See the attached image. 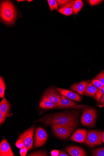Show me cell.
I'll list each match as a JSON object with an SVG mask.
<instances>
[{
    "mask_svg": "<svg viewBox=\"0 0 104 156\" xmlns=\"http://www.w3.org/2000/svg\"><path fill=\"white\" fill-rule=\"evenodd\" d=\"M12 105L4 98L0 103V112L5 115V118L12 115L10 113V110Z\"/></svg>",
    "mask_w": 104,
    "mask_h": 156,
    "instance_id": "4fadbf2b",
    "label": "cell"
},
{
    "mask_svg": "<svg viewBox=\"0 0 104 156\" xmlns=\"http://www.w3.org/2000/svg\"><path fill=\"white\" fill-rule=\"evenodd\" d=\"M99 89L95 87L91 83L88 82L86 87L84 94L86 95L94 96L95 95Z\"/></svg>",
    "mask_w": 104,
    "mask_h": 156,
    "instance_id": "e0dca14e",
    "label": "cell"
},
{
    "mask_svg": "<svg viewBox=\"0 0 104 156\" xmlns=\"http://www.w3.org/2000/svg\"><path fill=\"white\" fill-rule=\"evenodd\" d=\"M77 104V103L62 95L61 100L55 104V107L66 108L75 105Z\"/></svg>",
    "mask_w": 104,
    "mask_h": 156,
    "instance_id": "2e32d148",
    "label": "cell"
},
{
    "mask_svg": "<svg viewBox=\"0 0 104 156\" xmlns=\"http://www.w3.org/2000/svg\"><path fill=\"white\" fill-rule=\"evenodd\" d=\"M62 96L56 89L52 88L47 90L45 93L43 98L46 99L56 104L60 101Z\"/></svg>",
    "mask_w": 104,
    "mask_h": 156,
    "instance_id": "ba28073f",
    "label": "cell"
},
{
    "mask_svg": "<svg viewBox=\"0 0 104 156\" xmlns=\"http://www.w3.org/2000/svg\"><path fill=\"white\" fill-rule=\"evenodd\" d=\"M51 127L55 134L62 139L69 137L75 128L68 125L59 124H53Z\"/></svg>",
    "mask_w": 104,
    "mask_h": 156,
    "instance_id": "277c9868",
    "label": "cell"
},
{
    "mask_svg": "<svg viewBox=\"0 0 104 156\" xmlns=\"http://www.w3.org/2000/svg\"><path fill=\"white\" fill-rule=\"evenodd\" d=\"M29 156H48L46 151H36L28 155Z\"/></svg>",
    "mask_w": 104,
    "mask_h": 156,
    "instance_id": "cb8c5ba5",
    "label": "cell"
},
{
    "mask_svg": "<svg viewBox=\"0 0 104 156\" xmlns=\"http://www.w3.org/2000/svg\"><path fill=\"white\" fill-rule=\"evenodd\" d=\"M102 1H99V0H90L88 2L91 6H93L100 4Z\"/></svg>",
    "mask_w": 104,
    "mask_h": 156,
    "instance_id": "83f0119b",
    "label": "cell"
},
{
    "mask_svg": "<svg viewBox=\"0 0 104 156\" xmlns=\"http://www.w3.org/2000/svg\"><path fill=\"white\" fill-rule=\"evenodd\" d=\"M83 6V3L81 0L76 1L72 7L74 13L75 14L78 13L81 9Z\"/></svg>",
    "mask_w": 104,
    "mask_h": 156,
    "instance_id": "d6986e66",
    "label": "cell"
},
{
    "mask_svg": "<svg viewBox=\"0 0 104 156\" xmlns=\"http://www.w3.org/2000/svg\"><path fill=\"white\" fill-rule=\"evenodd\" d=\"M17 2H24L25 1H23V0H17Z\"/></svg>",
    "mask_w": 104,
    "mask_h": 156,
    "instance_id": "d590c367",
    "label": "cell"
},
{
    "mask_svg": "<svg viewBox=\"0 0 104 156\" xmlns=\"http://www.w3.org/2000/svg\"><path fill=\"white\" fill-rule=\"evenodd\" d=\"M87 131V130L79 129L77 130L72 135L70 140L77 142L84 143Z\"/></svg>",
    "mask_w": 104,
    "mask_h": 156,
    "instance_id": "30bf717a",
    "label": "cell"
},
{
    "mask_svg": "<svg viewBox=\"0 0 104 156\" xmlns=\"http://www.w3.org/2000/svg\"><path fill=\"white\" fill-rule=\"evenodd\" d=\"M48 138L46 132L40 127L36 131L34 146L35 147H41L46 142Z\"/></svg>",
    "mask_w": 104,
    "mask_h": 156,
    "instance_id": "52a82bcc",
    "label": "cell"
},
{
    "mask_svg": "<svg viewBox=\"0 0 104 156\" xmlns=\"http://www.w3.org/2000/svg\"><path fill=\"white\" fill-rule=\"evenodd\" d=\"M55 104L47 99L42 98L40 104V107L43 108H52L55 107Z\"/></svg>",
    "mask_w": 104,
    "mask_h": 156,
    "instance_id": "ac0fdd59",
    "label": "cell"
},
{
    "mask_svg": "<svg viewBox=\"0 0 104 156\" xmlns=\"http://www.w3.org/2000/svg\"><path fill=\"white\" fill-rule=\"evenodd\" d=\"M88 82V81H85L74 84L71 87L70 89L83 95Z\"/></svg>",
    "mask_w": 104,
    "mask_h": 156,
    "instance_id": "5bb4252c",
    "label": "cell"
},
{
    "mask_svg": "<svg viewBox=\"0 0 104 156\" xmlns=\"http://www.w3.org/2000/svg\"><path fill=\"white\" fill-rule=\"evenodd\" d=\"M97 115L96 111L94 108L85 109L81 118V122L84 126L94 127L95 124Z\"/></svg>",
    "mask_w": 104,
    "mask_h": 156,
    "instance_id": "3957f363",
    "label": "cell"
},
{
    "mask_svg": "<svg viewBox=\"0 0 104 156\" xmlns=\"http://www.w3.org/2000/svg\"><path fill=\"white\" fill-rule=\"evenodd\" d=\"M0 11L1 19L3 22L9 25L14 24L17 17V12L10 1L2 2Z\"/></svg>",
    "mask_w": 104,
    "mask_h": 156,
    "instance_id": "7a4b0ae2",
    "label": "cell"
},
{
    "mask_svg": "<svg viewBox=\"0 0 104 156\" xmlns=\"http://www.w3.org/2000/svg\"><path fill=\"white\" fill-rule=\"evenodd\" d=\"M32 1H32V0H27V2H32Z\"/></svg>",
    "mask_w": 104,
    "mask_h": 156,
    "instance_id": "8d00e7d4",
    "label": "cell"
},
{
    "mask_svg": "<svg viewBox=\"0 0 104 156\" xmlns=\"http://www.w3.org/2000/svg\"><path fill=\"white\" fill-rule=\"evenodd\" d=\"M102 138L103 143H104V132L102 133L101 134Z\"/></svg>",
    "mask_w": 104,
    "mask_h": 156,
    "instance_id": "e575fe53",
    "label": "cell"
},
{
    "mask_svg": "<svg viewBox=\"0 0 104 156\" xmlns=\"http://www.w3.org/2000/svg\"><path fill=\"white\" fill-rule=\"evenodd\" d=\"M59 153V151L58 150H53L51 152V154L52 156H57Z\"/></svg>",
    "mask_w": 104,
    "mask_h": 156,
    "instance_id": "1f68e13d",
    "label": "cell"
},
{
    "mask_svg": "<svg viewBox=\"0 0 104 156\" xmlns=\"http://www.w3.org/2000/svg\"><path fill=\"white\" fill-rule=\"evenodd\" d=\"M0 156H14L9 144L4 138H3L0 144Z\"/></svg>",
    "mask_w": 104,
    "mask_h": 156,
    "instance_id": "8fae6325",
    "label": "cell"
},
{
    "mask_svg": "<svg viewBox=\"0 0 104 156\" xmlns=\"http://www.w3.org/2000/svg\"><path fill=\"white\" fill-rule=\"evenodd\" d=\"M98 79L101 83L104 86V71L101 72L95 78Z\"/></svg>",
    "mask_w": 104,
    "mask_h": 156,
    "instance_id": "d4e9b609",
    "label": "cell"
},
{
    "mask_svg": "<svg viewBox=\"0 0 104 156\" xmlns=\"http://www.w3.org/2000/svg\"><path fill=\"white\" fill-rule=\"evenodd\" d=\"M91 83L95 87L99 89L103 86L99 81L96 78L92 80Z\"/></svg>",
    "mask_w": 104,
    "mask_h": 156,
    "instance_id": "484cf974",
    "label": "cell"
},
{
    "mask_svg": "<svg viewBox=\"0 0 104 156\" xmlns=\"http://www.w3.org/2000/svg\"><path fill=\"white\" fill-rule=\"evenodd\" d=\"M56 1L58 5L62 7L69 3L71 1H69V0H57Z\"/></svg>",
    "mask_w": 104,
    "mask_h": 156,
    "instance_id": "4316f807",
    "label": "cell"
},
{
    "mask_svg": "<svg viewBox=\"0 0 104 156\" xmlns=\"http://www.w3.org/2000/svg\"><path fill=\"white\" fill-rule=\"evenodd\" d=\"M35 126H33L29 129L19 137V139L21 140L24 146L30 150L32 148L33 146V136Z\"/></svg>",
    "mask_w": 104,
    "mask_h": 156,
    "instance_id": "8992f818",
    "label": "cell"
},
{
    "mask_svg": "<svg viewBox=\"0 0 104 156\" xmlns=\"http://www.w3.org/2000/svg\"><path fill=\"white\" fill-rule=\"evenodd\" d=\"M101 134L102 132L100 131H88L87 133L84 143L91 147L101 145L102 143Z\"/></svg>",
    "mask_w": 104,
    "mask_h": 156,
    "instance_id": "5b68a950",
    "label": "cell"
},
{
    "mask_svg": "<svg viewBox=\"0 0 104 156\" xmlns=\"http://www.w3.org/2000/svg\"><path fill=\"white\" fill-rule=\"evenodd\" d=\"M56 89L62 95L71 101L81 102L82 100L81 97L76 93L60 88H57Z\"/></svg>",
    "mask_w": 104,
    "mask_h": 156,
    "instance_id": "9c48e42d",
    "label": "cell"
},
{
    "mask_svg": "<svg viewBox=\"0 0 104 156\" xmlns=\"http://www.w3.org/2000/svg\"><path fill=\"white\" fill-rule=\"evenodd\" d=\"M47 1L49 9L51 12L54 10L58 9V5L56 1H55V0H48Z\"/></svg>",
    "mask_w": 104,
    "mask_h": 156,
    "instance_id": "44dd1931",
    "label": "cell"
},
{
    "mask_svg": "<svg viewBox=\"0 0 104 156\" xmlns=\"http://www.w3.org/2000/svg\"><path fill=\"white\" fill-rule=\"evenodd\" d=\"M6 118L5 115L1 112H0V124L1 125L5 121Z\"/></svg>",
    "mask_w": 104,
    "mask_h": 156,
    "instance_id": "4dcf8cb0",
    "label": "cell"
},
{
    "mask_svg": "<svg viewBox=\"0 0 104 156\" xmlns=\"http://www.w3.org/2000/svg\"><path fill=\"white\" fill-rule=\"evenodd\" d=\"M16 145V147L19 148H21L24 146L23 141L19 139L17 141Z\"/></svg>",
    "mask_w": 104,
    "mask_h": 156,
    "instance_id": "f546056e",
    "label": "cell"
},
{
    "mask_svg": "<svg viewBox=\"0 0 104 156\" xmlns=\"http://www.w3.org/2000/svg\"><path fill=\"white\" fill-rule=\"evenodd\" d=\"M68 155L63 151H61L59 152L58 156H68Z\"/></svg>",
    "mask_w": 104,
    "mask_h": 156,
    "instance_id": "d6a6232c",
    "label": "cell"
},
{
    "mask_svg": "<svg viewBox=\"0 0 104 156\" xmlns=\"http://www.w3.org/2000/svg\"><path fill=\"white\" fill-rule=\"evenodd\" d=\"M92 155L94 156H104V147L94 150L92 152Z\"/></svg>",
    "mask_w": 104,
    "mask_h": 156,
    "instance_id": "7402d4cb",
    "label": "cell"
},
{
    "mask_svg": "<svg viewBox=\"0 0 104 156\" xmlns=\"http://www.w3.org/2000/svg\"><path fill=\"white\" fill-rule=\"evenodd\" d=\"M99 103L102 105H104V94L102 95V98Z\"/></svg>",
    "mask_w": 104,
    "mask_h": 156,
    "instance_id": "836d02e7",
    "label": "cell"
},
{
    "mask_svg": "<svg viewBox=\"0 0 104 156\" xmlns=\"http://www.w3.org/2000/svg\"><path fill=\"white\" fill-rule=\"evenodd\" d=\"M75 2V1H71L67 4L59 9L58 12L66 16H70L74 13L72 7Z\"/></svg>",
    "mask_w": 104,
    "mask_h": 156,
    "instance_id": "9a60e30c",
    "label": "cell"
},
{
    "mask_svg": "<svg viewBox=\"0 0 104 156\" xmlns=\"http://www.w3.org/2000/svg\"><path fill=\"white\" fill-rule=\"evenodd\" d=\"M104 94V86H103L99 89L95 96V98L96 100L99 101L100 100L102 96Z\"/></svg>",
    "mask_w": 104,
    "mask_h": 156,
    "instance_id": "603a6c76",
    "label": "cell"
},
{
    "mask_svg": "<svg viewBox=\"0 0 104 156\" xmlns=\"http://www.w3.org/2000/svg\"><path fill=\"white\" fill-rule=\"evenodd\" d=\"M28 150L27 148L24 146L21 148L20 151L21 156H25Z\"/></svg>",
    "mask_w": 104,
    "mask_h": 156,
    "instance_id": "f1b7e54d",
    "label": "cell"
},
{
    "mask_svg": "<svg viewBox=\"0 0 104 156\" xmlns=\"http://www.w3.org/2000/svg\"><path fill=\"white\" fill-rule=\"evenodd\" d=\"M66 150L71 156H85V151L81 148L76 146H70Z\"/></svg>",
    "mask_w": 104,
    "mask_h": 156,
    "instance_id": "7c38bea8",
    "label": "cell"
},
{
    "mask_svg": "<svg viewBox=\"0 0 104 156\" xmlns=\"http://www.w3.org/2000/svg\"><path fill=\"white\" fill-rule=\"evenodd\" d=\"M6 85L3 77H0V97L2 98L4 97Z\"/></svg>",
    "mask_w": 104,
    "mask_h": 156,
    "instance_id": "ffe728a7",
    "label": "cell"
},
{
    "mask_svg": "<svg viewBox=\"0 0 104 156\" xmlns=\"http://www.w3.org/2000/svg\"><path fill=\"white\" fill-rule=\"evenodd\" d=\"M78 113L77 110L66 111L45 116L36 122L48 125H65L75 128L78 125Z\"/></svg>",
    "mask_w": 104,
    "mask_h": 156,
    "instance_id": "6da1fadb",
    "label": "cell"
}]
</instances>
